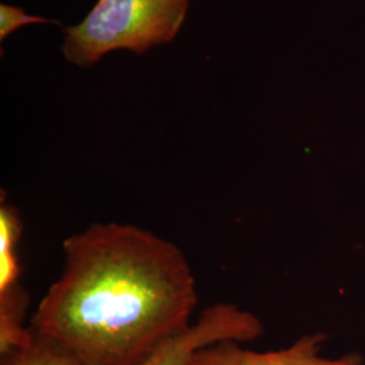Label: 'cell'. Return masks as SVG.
Wrapping results in <instances>:
<instances>
[{
	"mask_svg": "<svg viewBox=\"0 0 365 365\" xmlns=\"http://www.w3.org/2000/svg\"><path fill=\"white\" fill-rule=\"evenodd\" d=\"M63 272L30 327L84 365H140L192 324L196 279L182 249L153 232L95 222L63 242Z\"/></svg>",
	"mask_w": 365,
	"mask_h": 365,
	"instance_id": "cell-1",
	"label": "cell"
},
{
	"mask_svg": "<svg viewBox=\"0 0 365 365\" xmlns=\"http://www.w3.org/2000/svg\"><path fill=\"white\" fill-rule=\"evenodd\" d=\"M190 0H98L86 19L66 30L63 52L81 68L115 49L143 54L179 33Z\"/></svg>",
	"mask_w": 365,
	"mask_h": 365,
	"instance_id": "cell-2",
	"label": "cell"
},
{
	"mask_svg": "<svg viewBox=\"0 0 365 365\" xmlns=\"http://www.w3.org/2000/svg\"><path fill=\"white\" fill-rule=\"evenodd\" d=\"M264 333L262 322L235 303H217L206 307L180 334L157 348L143 364L187 365L197 351L225 341L252 342Z\"/></svg>",
	"mask_w": 365,
	"mask_h": 365,
	"instance_id": "cell-3",
	"label": "cell"
},
{
	"mask_svg": "<svg viewBox=\"0 0 365 365\" xmlns=\"http://www.w3.org/2000/svg\"><path fill=\"white\" fill-rule=\"evenodd\" d=\"M327 336L322 333L307 334L295 341L291 346L255 352L244 349L240 342L225 341L209 345L190 359L187 365H361L363 359L351 353L339 359H329L321 354Z\"/></svg>",
	"mask_w": 365,
	"mask_h": 365,
	"instance_id": "cell-4",
	"label": "cell"
},
{
	"mask_svg": "<svg viewBox=\"0 0 365 365\" xmlns=\"http://www.w3.org/2000/svg\"><path fill=\"white\" fill-rule=\"evenodd\" d=\"M27 306L29 295L21 284L0 292V356L33 339V329L25 327Z\"/></svg>",
	"mask_w": 365,
	"mask_h": 365,
	"instance_id": "cell-5",
	"label": "cell"
},
{
	"mask_svg": "<svg viewBox=\"0 0 365 365\" xmlns=\"http://www.w3.org/2000/svg\"><path fill=\"white\" fill-rule=\"evenodd\" d=\"M24 232L19 210L4 202L0 203V292L19 286L21 267L16 248Z\"/></svg>",
	"mask_w": 365,
	"mask_h": 365,
	"instance_id": "cell-6",
	"label": "cell"
},
{
	"mask_svg": "<svg viewBox=\"0 0 365 365\" xmlns=\"http://www.w3.org/2000/svg\"><path fill=\"white\" fill-rule=\"evenodd\" d=\"M33 329V327H31ZM34 331V330H33ZM0 365H84L52 341L34 331L33 339L22 348L0 356Z\"/></svg>",
	"mask_w": 365,
	"mask_h": 365,
	"instance_id": "cell-7",
	"label": "cell"
},
{
	"mask_svg": "<svg viewBox=\"0 0 365 365\" xmlns=\"http://www.w3.org/2000/svg\"><path fill=\"white\" fill-rule=\"evenodd\" d=\"M30 24H58L39 16L27 15L21 7H13L7 4L0 6V41L3 42L18 27Z\"/></svg>",
	"mask_w": 365,
	"mask_h": 365,
	"instance_id": "cell-8",
	"label": "cell"
}]
</instances>
